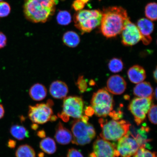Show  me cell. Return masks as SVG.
Segmentation results:
<instances>
[{
	"instance_id": "ee69618b",
	"label": "cell",
	"mask_w": 157,
	"mask_h": 157,
	"mask_svg": "<svg viewBox=\"0 0 157 157\" xmlns=\"http://www.w3.org/2000/svg\"><path fill=\"white\" fill-rule=\"evenodd\" d=\"M78 1H81L82 2H83L84 4H86L89 1V0H78Z\"/></svg>"
},
{
	"instance_id": "7c38bea8",
	"label": "cell",
	"mask_w": 157,
	"mask_h": 157,
	"mask_svg": "<svg viewBox=\"0 0 157 157\" xmlns=\"http://www.w3.org/2000/svg\"><path fill=\"white\" fill-rule=\"evenodd\" d=\"M121 33V42L125 46H133L141 40V35L138 28L131 22L129 17L127 20Z\"/></svg>"
},
{
	"instance_id": "f35d334b",
	"label": "cell",
	"mask_w": 157,
	"mask_h": 157,
	"mask_svg": "<svg viewBox=\"0 0 157 157\" xmlns=\"http://www.w3.org/2000/svg\"><path fill=\"white\" fill-rule=\"evenodd\" d=\"M5 114V110L3 106L0 104V119L2 118Z\"/></svg>"
},
{
	"instance_id": "ffe728a7",
	"label": "cell",
	"mask_w": 157,
	"mask_h": 157,
	"mask_svg": "<svg viewBox=\"0 0 157 157\" xmlns=\"http://www.w3.org/2000/svg\"><path fill=\"white\" fill-rule=\"evenodd\" d=\"M64 44L70 48H75L80 42L79 36L73 31H68L64 33L63 37Z\"/></svg>"
},
{
	"instance_id": "e575fe53",
	"label": "cell",
	"mask_w": 157,
	"mask_h": 157,
	"mask_svg": "<svg viewBox=\"0 0 157 157\" xmlns=\"http://www.w3.org/2000/svg\"><path fill=\"white\" fill-rule=\"evenodd\" d=\"M58 117L61 119L65 122H67L69 120V117L62 111L60 113L58 114Z\"/></svg>"
},
{
	"instance_id": "836d02e7",
	"label": "cell",
	"mask_w": 157,
	"mask_h": 157,
	"mask_svg": "<svg viewBox=\"0 0 157 157\" xmlns=\"http://www.w3.org/2000/svg\"><path fill=\"white\" fill-rule=\"evenodd\" d=\"M7 38L2 33L0 32V49L3 48L6 45Z\"/></svg>"
},
{
	"instance_id": "484cf974",
	"label": "cell",
	"mask_w": 157,
	"mask_h": 157,
	"mask_svg": "<svg viewBox=\"0 0 157 157\" xmlns=\"http://www.w3.org/2000/svg\"><path fill=\"white\" fill-rule=\"evenodd\" d=\"M108 66L111 71L113 73H118L123 70L124 64L121 59L113 58L109 61Z\"/></svg>"
},
{
	"instance_id": "7dc6e473",
	"label": "cell",
	"mask_w": 157,
	"mask_h": 157,
	"mask_svg": "<svg viewBox=\"0 0 157 157\" xmlns=\"http://www.w3.org/2000/svg\"><path fill=\"white\" fill-rule=\"evenodd\" d=\"M44 155L42 153H40V154H39V157H44Z\"/></svg>"
},
{
	"instance_id": "2e32d148",
	"label": "cell",
	"mask_w": 157,
	"mask_h": 157,
	"mask_svg": "<svg viewBox=\"0 0 157 157\" xmlns=\"http://www.w3.org/2000/svg\"><path fill=\"white\" fill-rule=\"evenodd\" d=\"M50 93L51 95L55 99H63L66 97L68 93V86L64 82L56 80L51 84Z\"/></svg>"
},
{
	"instance_id": "603a6c76",
	"label": "cell",
	"mask_w": 157,
	"mask_h": 157,
	"mask_svg": "<svg viewBox=\"0 0 157 157\" xmlns=\"http://www.w3.org/2000/svg\"><path fill=\"white\" fill-rule=\"evenodd\" d=\"M16 157H36L34 149L29 145L23 144L19 146L15 152Z\"/></svg>"
},
{
	"instance_id": "d4e9b609",
	"label": "cell",
	"mask_w": 157,
	"mask_h": 157,
	"mask_svg": "<svg viewBox=\"0 0 157 157\" xmlns=\"http://www.w3.org/2000/svg\"><path fill=\"white\" fill-rule=\"evenodd\" d=\"M56 20L58 24L62 25H67L71 22V16L67 11H60L57 15Z\"/></svg>"
},
{
	"instance_id": "277c9868",
	"label": "cell",
	"mask_w": 157,
	"mask_h": 157,
	"mask_svg": "<svg viewBox=\"0 0 157 157\" xmlns=\"http://www.w3.org/2000/svg\"><path fill=\"white\" fill-rule=\"evenodd\" d=\"M99 123L101 128V138L107 141H118L128 132L131 125L126 121H117L100 119Z\"/></svg>"
},
{
	"instance_id": "5bb4252c",
	"label": "cell",
	"mask_w": 157,
	"mask_h": 157,
	"mask_svg": "<svg viewBox=\"0 0 157 157\" xmlns=\"http://www.w3.org/2000/svg\"><path fill=\"white\" fill-rule=\"evenodd\" d=\"M127 88V83L122 76L115 75L111 76L107 80L108 91L114 95H121L124 93Z\"/></svg>"
},
{
	"instance_id": "9a60e30c",
	"label": "cell",
	"mask_w": 157,
	"mask_h": 157,
	"mask_svg": "<svg viewBox=\"0 0 157 157\" xmlns=\"http://www.w3.org/2000/svg\"><path fill=\"white\" fill-rule=\"evenodd\" d=\"M55 138L59 144L64 145L72 142L73 137L70 131L59 121L56 128Z\"/></svg>"
},
{
	"instance_id": "4dcf8cb0",
	"label": "cell",
	"mask_w": 157,
	"mask_h": 157,
	"mask_svg": "<svg viewBox=\"0 0 157 157\" xmlns=\"http://www.w3.org/2000/svg\"><path fill=\"white\" fill-rule=\"evenodd\" d=\"M67 157H84L82 153L76 149L72 148L68 150Z\"/></svg>"
},
{
	"instance_id": "4fadbf2b",
	"label": "cell",
	"mask_w": 157,
	"mask_h": 157,
	"mask_svg": "<svg viewBox=\"0 0 157 157\" xmlns=\"http://www.w3.org/2000/svg\"><path fill=\"white\" fill-rule=\"evenodd\" d=\"M136 25L141 36V40L145 45L150 44L152 40L151 36L154 29V25L151 21L143 18L137 21Z\"/></svg>"
},
{
	"instance_id": "8992f818",
	"label": "cell",
	"mask_w": 157,
	"mask_h": 157,
	"mask_svg": "<svg viewBox=\"0 0 157 157\" xmlns=\"http://www.w3.org/2000/svg\"><path fill=\"white\" fill-rule=\"evenodd\" d=\"M71 131L73 136L72 143L79 146H84L91 142L96 135L93 125L88 123L83 122L80 119L72 122Z\"/></svg>"
},
{
	"instance_id": "7402d4cb",
	"label": "cell",
	"mask_w": 157,
	"mask_h": 157,
	"mask_svg": "<svg viewBox=\"0 0 157 157\" xmlns=\"http://www.w3.org/2000/svg\"><path fill=\"white\" fill-rule=\"evenodd\" d=\"M10 132L13 137L19 140H23L29 136V131L22 125H13L10 129Z\"/></svg>"
},
{
	"instance_id": "d6a6232c",
	"label": "cell",
	"mask_w": 157,
	"mask_h": 157,
	"mask_svg": "<svg viewBox=\"0 0 157 157\" xmlns=\"http://www.w3.org/2000/svg\"><path fill=\"white\" fill-rule=\"evenodd\" d=\"M109 115L110 117L113 118L114 120L117 121L122 117V113L121 111H119L118 112L115 111H111L109 113Z\"/></svg>"
},
{
	"instance_id": "d6986e66",
	"label": "cell",
	"mask_w": 157,
	"mask_h": 157,
	"mask_svg": "<svg viewBox=\"0 0 157 157\" xmlns=\"http://www.w3.org/2000/svg\"><path fill=\"white\" fill-rule=\"evenodd\" d=\"M29 93L31 99L35 101H42L46 97L47 90L43 84L36 83L30 88Z\"/></svg>"
},
{
	"instance_id": "52a82bcc",
	"label": "cell",
	"mask_w": 157,
	"mask_h": 157,
	"mask_svg": "<svg viewBox=\"0 0 157 157\" xmlns=\"http://www.w3.org/2000/svg\"><path fill=\"white\" fill-rule=\"evenodd\" d=\"M152 97L135 98L129 103V110L134 116L137 125H140L146 119L147 114L151 106Z\"/></svg>"
},
{
	"instance_id": "cb8c5ba5",
	"label": "cell",
	"mask_w": 157,
	"mask_h": 157,
	"mask_svg": "<svg viewBox=\"0 0 157 157\" xmlns=\"http://www.w3.org/2000/svg\"><path fill=\"white\" fill-rule=\"evenodd\" d=\"M157 5L155 2L148 3L145 7V15L147 18L152 21L157 20Z\"/></svg>"
},
{
	"instance_id": "b9f144b4",
	"label": "cell",
	"mask_w": 157,
	"mask_h": 157,
	"mask_svg": "<svg viewBox=\"0 0 157 157\" xmlns=\"http://www.w3.org/2000/svg\"><path fill=\"white\" fill-rule=\"evenodd\" d=\"M157 67H156L155 70L154 71V73H153V76H154V80H155V82H157Z\"/></svg>"
},
{
	"instance_id": "74e56055",
	"label": "cell",
	"mask_w": 157,
	"mask_h": 157,
	"mask_svg": "<svg viewBox=\"0 0 157 157\" xmlns=\"http://www.w3.org/2000/svg\"><path fill=\"white\" fill-rule=\"evenodd\" d=\"M37 136L41 138H44L46 136V133L44 129L39 130L37 133Z\"/></svg>"
},
{
	"instance_id": "ba28073f",
	"label": "cell",
	"mask_w": 157,
	"mask_h": 157,
	"mask_svg": "<svg viewBox=\"0 0 157 157\" xmlns=\"http://www.w3.org/2000/svg\"><path fill=\"white\" fill-rule=\"evenodd\" d=\"M53 114V112L52 107L46 104L29 106L28 116L33 123L44 124L50 121Z\"/></svg>"
},
{
	"instance_id": "1f68e13d",
	"label": "cell",
	"mask_w": 157,
	"mask_h": 157,
	"mask_svg": "<svg viewBox=\"0 0 157 157\" xmlns=\"http://www.w3.org/2000/svg\"><path fill=\"white\" fill-rule=\"evenodd\" d=\"M85 4L78 0H75L72 3V6L76 11L82 10L85 6Z\"/></svg>"
},
{
	"instance_id": "44dd1931",
	"label": "cell",
	"mask_w": 157,
	"mask_h": 157,
	"mask_svg": "<svg viewBox=\"0 0 157 157\" xmlns=\"http://www.w3.org/2000/svg\"><path fill=\"white\" fill-rule=\"evenodd\" d=\"M39 147L43 151L48 154H52L56 152L57 147L56 142L53 139L47 137L40 141Z\"/></svg>"
},
{
	"instance_id": "8fae6325",
	"label": "cell",
	"mask_w": 157,
	"mask_h": 157,
	"mask_svg": "<svg viewBox=\"0 0 157 157\" xmlns=\"http://www.w3.org/2000/svg\"><path fill=\"white\" fill-rule=\"evenodd\" d=\"M117 148L121 157H132L136 154L140 147L136 140L128 132L118 140Z\"/></svg>"
},
{
	"instance_id": "9c48e42d",
	"label": "cell",
	"mask_w": 157,
	"mask_h": 157,
	"mask_svg": "<svg viewBox=\"0 0 157 157\" xmlns=\"http://www.w3.org/2000/svg\"><path fill=\"white\" fill-rule=\"evenodd\" d=\"M84 102L81 97L70 96L63 100V112L69 117L80 119L83 116Z\"/></svg>"
},
{
	"instance_id": "d590c367",
	"label": "cell",
	"mask_w": 157,
	"mask_h": 157,
	"mask_svg": "<svg viewBox=\"0 0 157 157\" xmlns=\"http://www.w3.org/2000/svg\"><path fill=\"white\" fill-rule=\"evenodd\" d=\"M85 113L87 116L91 117L94 114V111L93 108L88 107L85 109Z\"/></svg>"
},
{
	"instance_id": "f546056e",
	"label": "cell",
	"mask_w": 157,
	"mask_h": 157,
	"mask_svg": "<svg viewBox=\"0 0 157 157\" xmlns=\"http://www.w3.org/2000/svg\"><path fill=\"white\" fill-rule=\"evenodd\" d=\"M78 89L81 93H84L87 90V84L83 76H80L78 77L76 83Z\"/></svg>"
},
{
	"instance_id": "bcb514c9",
	"label": "cell",
	"mask_w": 157,
	"mask_h": 157,
	"mask_svg": "<svg viewBox=\"0 0 157 157\" xmlns=\"http://www.w3.org/2000/svg\"><path fill=\"white\" fill-rule=\"evenodd\" d=\"M157 88H156L155 90V91L154 92V96L155 98V99H157Z\"/></svg>"
},
{
	"instance_id": "3957f363",
	"label": "cell",
	"mask_w": 157,
	"mask_h": 157,
	"mask_svg": "<svg viewBox=\"0 0 157 157\" xmlns=\"http://www.w3.org/2000/svg\"><path fill=\"white\" fill-rule=\"evenodd\" d=\"M102 17L99 10H82L74 15L75 26L82 34L90 33L101 25Z\"/></svg>"
},
{
	"instance_id": "8d00e7d4",
	"label": "cell",
	"mask_w": 157,
	"mask_h": 157,
	"mask_svg": "<svg viewBox=\"0 0 157 157\" xmlns=\"http://www.w3.org/2000/svg\"><path fill=\"white\" fill-rule=\"evenodd\" d=\"M7 146L11 148H14L16 146V142L14 140L10 139L7 143Z\"/></svg>"
},
{
	"instance_id": "c3c4849f",
	"label": "cell",
	"mask_w": 157,
	"mask_h": 157,
	"mask_svg": "<svg viewBox=\"0 0 157 157\" xmlns=\"http://www.w3.org/2000/svg\"><path fill=\"white\" fill-rule=\"evenodd\" d=\"M2 1V0H0V2L1 1Z\"/></svg>"
},
{
	"instance_id": "4316f807",
	"label": "cell",
	"mask_w": 157,
	"mask_h": 157,
	"mask_svg": "<svg viewBox=\"0 0 157 157\" xmlns=\"http://www.w3.org/2000/svg\"><path fill=\"white\" fill-rule=\"evenodd\" d=\"M133 157H156V152H152L144 147H141L137 150Z\"/></svg>"
},
{
	"instance_id": "83f0119b",
	"label": "cell",
	"mask_w": 157,
	"mask_h": 157,
	"mask_svg": "<svg viewBox=\"0 0 157 157\" xmlns=\"http://www.w3.org/2000/svg\"><path fill=\"white\" fill-rule=\"evenodd\" d=\"M11 11V7L8 3L5 2H0V17L7 16Z\"/></svg>"
},
{
	"instance_id": "5b68a950",
	"label": "cell",
	"mask_w": 157,
	"mask_h": 157,
	"mask_svg": "<svg viewBox=\"0 0 157 157\" xmlns=\"http://www.w3.org/2000/svg\"><path fill=\"white\" fill-rule=\"evenodd\" d=\"M91 103L96 115L106 117L112 111L114 102L113 96L105 88L94 94Z\"/></svg>"
},
{
	"instance_id": "e0dca14e",
	"label": "cell",
	"mask_w": 157,
	"mask_h": 157,
	"mask_svg": "<svg viewBox=\"0 0 157 157\" xmlns=\"http://www.w3.org/2000/svg\"><path fill=\"white\" fill-rule=\"evenodd\" d=\"M127 74L130 81L135 84L142 82L146 77V72L144 68L138 65H135L129 68Z\"/></svg>"
},
{
	"instance_id": "ab89813d",
	"label": "cell",
	"mask_w": 157,
	"mask_h": 157,
	"mask_svg": "<svg viewBox=\"0 0 157 157\" xmlns=\"http://www.w3.org/2000/svg\"><path fill=\"white\" fill-rule=\"evenodd\" d=\"M31 128L33 130H36L38 128L39 125L37 124H33L31 125Z\"/></svg>"
},
{
	"instance_id": "60d3db41",
	"label": "cell",
	"mask_w": 157,
	"mask_h": 157,
	"mask_svg": "<svg viewBox=\"0 0 157 157\" xmlns=\"http://www.w3.org/2000/svg\"><path fill=\"white\" fill-rule=\"evenodd\" d=\"M46 104L51 107H52V105H54L53 102L52 100L51 99H49L48 100Z\"/></svg>"
},
{
	"instance_id": "ac0fdd59",
	"label": "cell",
	"mask_w": 157,
	"mask_h": 157,
	"mask_svg": "<svg viewBox=\"0 0 157 157\" xmlns=\"http://www.w3.org/2000/svg\"><path fill=\"white\" fill-rule=\"evenodd\" d=\"M153 88L150 83L144 82L137 84L133 89V94L139 98L153 97Z\"/></svg>"
},
{
	"instance_id": "30bf717a",
	"label": "cell",
	"mask_w": 157,
	"mask_h": 157,
	"mask_svg": "<svg viewBox=\"0 0 157 157\" xmlns=\"http://www.w3.org/2000/svg\"><path fill=\"white\" fill-rule=\"evenodd\" d=\"M94 153L96 157H119L117 145L99 137L94 142Z\"/></svg>"
},
{
	"instance_id": "7a4b0ae2",
	"label": "cell",
	"mask_w": 157,
	"mask_h": 157,
	"mask_svg": "<svg viewBox=\"0 0 157 157\" xmlns=\"http://www.w3.org/2000/svg\"><path fill=\"white\" fill-rule=\"evenodd\" d=\"M57 0H25L23 11L29 21L45 23L54 14Z\"/></svg>"
},
{
	"instance_id": "f1b7e54d",
	"label": "cell",
	"mask_w": 157,
	"mask_h": 157,
	"mask_svg": "<svg viewBox=\"0 0 157 157\" xmlns=\"http://www.w3.org/2000/svg\"><path fill=\"white\" fill-rule=\"evenodd\" d=\"M148 117L150 122L153 124H157V105H153L151 106L148 112Z\"/></svg>"
},
{
	"instance_id": "681fc988",
	"label": "cell",
	"mask_w": 157,
	"mask_h": 157,
	"mask_svg": "<svg viewBox=\"0 0 157 157\" xmlns=\"http://www.w3.org/2000/svg\"><path fill=\"white\" fill-rule=\"evenodd\" d=\"M99 1H101V0H99Z\"/></svg>"
},
{
	"instance_id": "7bdbcfd3",
	"label": "cell",
	"mask_w": 157,
	"mask_h": 157,
	"mask_svg": "<svg viewBox=\"0 0 157 157\" xmlns=\"http://www.w3.org/2000/svg\"><path fill=\"white\" fill-rule=\"evenodd\" d=\"M57 119V117L56 116L53 115L51 117L50 121L53 122V121H56Z\"/></svg>"
},
{
	"instance_id": "6da1fadb",
	"label": "cell",
	"mask_w": 157,
	"mask_h": 157,
	"mask_svg": "<svg viewBox=\"0 0 157 157\" xmlns=\"http://www.w3.org/2000/svg\"><path fill=\"white\" fill-rule=\"evenodd\" d=\"M100 30L107 38L121 34L129 17L127 12L121 7L113 6L103 9Z\"/></svg>"
},
{
	"instance_id": "f6af8a7d",
	"label": "cell",
	"mask_w": 157,
	"mask_h": 157,
	"mask_svg": "<svg viewBox=\"0 0 157 157\" xmlns=\"http://www.w3.org/2000/svg\"><path fill=\"white\" fill-rule=\"evenodd\" d=\"M89 157H96V156L95 154H94V152H93L90 155Z\"/></svg>"
}]
</instances>
